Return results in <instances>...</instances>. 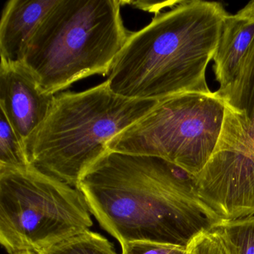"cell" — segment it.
Returning <instances> with one entry per match:
<instances>
[{"label": "cell", "mask_w": 254, "mask_h": 254, "mask_svg": "<svg viewBox=\"0 0 254 254\" xmlns=\"http://www.w3.org/2000/svg\"><path fill=\"white\" fill-rule=\"evenodd\" d=\"M160 100L114 93L108 81L55 96L47 119L27 144L32 166L77 187L108 151L111 139L146 116Z\"/></svg>", "instance_id": "cell-4"}, {"label": "cell", "mask_w": 254, "mask_h": 254, "mask_svg": "<svg viewBox=\"0 0 254 254\" xmlns=\"http://www.w3.org/2000/svg\"><path fill=\"white\" fill-rule=\"evenodd\" d=\"M187 248L188 254H227L219 236L213 230L196 236Z\"/></svg>", "instance_id": "cell-15"}, {"label": "cell", "mask_w": 254, "mask_h": 254, "mask_svg": "<svg viewBox=\"0 0 254 254\" xmlns=\"http://www.w3.org/2000/svg\"><path fill=\"white\" fill-rule=\"evenodd\" d=\"M254 40V0L236 14L224 19L214 54V72L220 88L233 79L245 53Z\"/></svg>", "instance_id": "cell-10"}, {"label": "cell", "mask_w": 254, "mask_h": 254, "mask_svg": "<svg viewBox=\"0 0 254 254\" xmlns=\"http://www.w3.org/2000/svg\"><path fill=\"white\" fill-rule=\"evenodd\" d=\"M122 254H188L187 247L149 242H130L121 245Z\"/></svg>", "instance_id": "cell-14"}, {"label": "cell", "mask_w": 254, "mask_h": 254, "mask_svg": "<svg viewBox=\"0 0 254 254\" xmlns=\"http://www.w3.org/2000/svg\"><path fill=\"white\" fill-rule=\"evenodd\" d=\"M27 148L19 137L5 114L0 112V168L31 166Z\"/></svg>", "instance_id": "cell-12"}, {"label": "cell", "mask_w": 254, "mask_h": 254, "mask_svg": "<svg viewBox=\"0 0 254 254\" xmlns=\"http://www.w3.org/2000/svg\"><path fill=\"white\" fill-rule=\"evenodd\" d=\"M181 2V0L177 1H162V2H153V1H122V5H130L135 8H139L142 11L154 13L155 15L160 14L162 10L167 7L176 6Z\"/></svg>", "instance_id": "cell-16"}, {"label": "cell", "mask_w": 254, "mask_h": 254, "mask_svg": "<svg viewBox=\"0 0 254 254\" xmlns=\"http://www.w3.org/2000/svg\"><path fill=\"white\" fill-rule=\"evenodd\" d=\"M82 193L35 166L0 168V242L42 254L93 226Z\"/></svg>", "instance_id": "cell-5"}, {"label": "cell", "mask_w": 254, "mask_h": 254, "mask_svg": "<svg viewBox=\"0 0 254 254\" xmlns=\"http://www.w3.org/2000/svg\"><path fill=\"white\" fill-rule=\"evenodd\" d=\"M76 188L101 227L121 245L188 247L224 221L200 198L194 175L155 156L108 151Z\"/></svg>", "instance_id": "cell-1"}, {"label": "cell", "mask_w": 254, "mask_h": 254, "mask_svg": "<svg viewBox=\"0 0 254 254\" xmlns=\"http://www.w3.org/2000/svg\"><path fill=\"white\" fill-rule=\"evenodd\" d=\"M41 254H118L114 245L99 233L87 230Z\"/></svg>", "instance_id": "cell-13"}, {"label": "cell", "mask_w": 254, "mask_h": 254, "mask_svg": "<svg viewBox=\"0 0 254 254\" xmlns=\"http://www.w3.org/2000/svg\"><path fill=\"white\" fill-rule=\"evenodd\" d=\"M121 0H58L34 32L23 64L50 94L109 75L132 32Z\"/></svg>", "instance_id": "cell-3"}, {"label": "cell", "mask_w": 254, "mask_h": 254, "mask_svg": "<svg viewBox=\"0 0 254 254\" xmlns=\"http://www.w3.org/2000/svg\"><path fill=\"white\" fill-rule=\"evenodd\" d=\"M224 111L216 92L161 99L146 116L111 139L108 151L161 157L197 176L216 146Z\"/></svg>", "instance_id": "cell-7"}, {"label": "cell", "mask_w": 254, "mask_h": 254, "mask_svg": "<svg viewBox=\"0 0 254 254\" xmlns=\"http://www.w3.org/2000/svg\"><path fill=\"white\" fill-rule=\"evenodd\" d=\"M55 95L43 90L21 64H0V110L27 148L50 113Z\"/></svg>", "instance_id": "cell-8"}, {"label": "cell", "mask_w": 254, "mask_h": 254, "mask_svg": "<svg viewBox=\"0 0 254 254\" xmlns=\"http://www.w3.org/2000/svg\"><path fill=\"white\" fill-rule=\"evenodd\" d=\"M212 230L219 236L227 254H254V215L224 220Z\"/></svg>", "instance_id": "cell-11"}, {"label": "cell", "mask_w": 254, "mask_h": 254, "mask_svg": "<svg viewBox=\"0 0 254 254\" xmlns=\"http://www.w3.org/2000/svg\"><path fill=\"white\" fill-rule=\"evenodd\" d=\"M220 2L181 0L132 32L108 75L111 90L127 99L161 100L181 93H212L206 68L224 19Z\"/></svg>", "instance_id": "cell-2"}, {"label": "cell", "mask_w": 254, "mask_h": 254, "mask_svg": "<svg viewBox=\"0 0 254 254\" xmlns=\"http://www.w3.org/2000/svg\"><path fill=\"white\" fill-rule=\"evenodd\" d=\"M58 0H9L0 22L1 64L23 63L34 32Z\"/></svg>", "instance_id": "cell-9"}, {"label": "cell", "mask_w": 254, "mask_h": 254, "mask_svg": "<svg viewBox=\"0 0 254 254\" xmlns=\"http://www.w3.org/2000/svg\"><path fill=\"white\" fill-rule=\"evenodd\" d=\"M14 254H40L38 253L32 252V251H22V252L16 253Z\"/></svg>", "instance_id": "cell-17"}, {"label": "cell", "mask_w": 254, "mask_h": 254, "mask_svg": "<svg viewBox=\"0 0 254 254\" xmlns=\"http://www.w3.org/2000/svg\"><path fill=\"white\" fill-rule=\"evenodd\" d=\"M217 93L224 117L215 150L196 176L200 198L223 220L254 215V40L237 74Z\"/></svg>", "instance_id": "cell-6"}]
</instances>
